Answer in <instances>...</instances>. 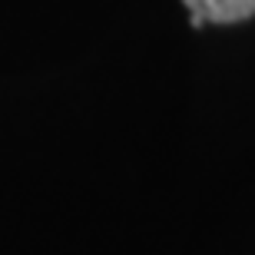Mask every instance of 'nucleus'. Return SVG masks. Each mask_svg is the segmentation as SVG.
<instances>
[{
	"mask_svg": "<svg viewBox=\"0 0 255 255\" xmlns=\"http://www.w3.org/2000/svg\"><path fill=\"white\" fill-rule=\"evenodd\" d=\"M189 7V23L206 27V23H239V20L255 17V0H182Z\"/></svg>",
	"mask_w": 255,
	"mask_h": 255,
	"instance_id": "f257e3e1",
	"label": "nucleus"
}]
</instances>
